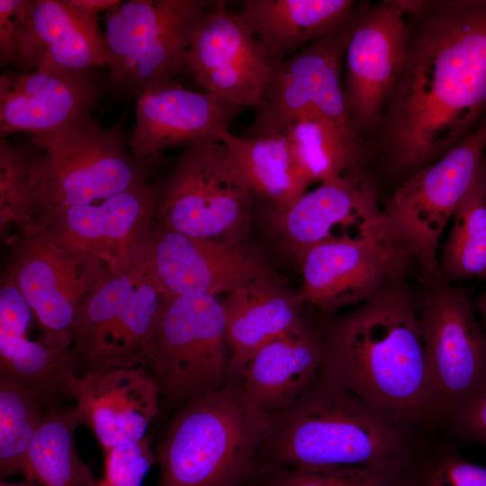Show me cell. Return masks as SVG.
<instances>
[{
    "label": "cell",
    "mask_w": 486,
    "mask_h": 486,
    "mask_svg": "<svg viewBox=\"0 0 486 486\" xmlns=\"http://www.w3.org/2000/svg\"><path fill=\"white\" fill-rule=\"evenodd\" d=\"M148 370L167 409L240 381L231 368L222 302L207 294L167 295L154 327Z\"/></svg>",
    "instance_id": "obj_7"
},
{
    "label": "cell",
    "mask_w": 486,
    "mask_h": 486,
    "mask_svg": "<svg viewBox=\"0 0 486 486\" xmlns=\"http://www.w3.org/2000/svg\"><path fill=\"white\" fill-rule=\"evenodd\" d=\"M167 295L153 272L148 249L126 271L107 267L72 328L70 355L76 375L137 366L148 369L154 327Z\"/></svg>",
    "instance_id": "obj_6"
},
{
    "label": "cell",
    "mask_w": 486,
    "mask_h": 486,
    "mask_svg": "<svg viewBox=\"0 0 486 486\" xmlns=\"http://www.w3.org/2000/svg\"><path fill=\"white\" fill-rule=\"evenodd\" d=\"M32 0H0V60L14 65Z\"/></svg>",
    "instance_id": "obj_38"
},
{
    "label": "cell",
    "mask_w": 486,
    "mask_h": 486,
    "mask_svg": "<svg viewBox=\"0 0 486 486\" xmlns=\"http://www.w3.org/2000/svg\"><path fill=\"white\" fill-rule=\"evenodd\" d=\"M443 431L459 443L486 446V382L449 415Z\"/></svg>",
    "instance_id": "obj_37"
},
{
    "label": "cell",
    "mask_w": 486,
    "mask_h": 486,
    "mask_svg": "<svg viewBox=\"0 0 486 486\" xmlns=\"http://www.w3.org/2000/svg\"><path fill=\"white\" fill-rule=\"evenodd\" d=\"M50 408L39 392L0 374L2 481L13 475H22L31 444Z\"/></svg>",
    "instance_id": "obj_32"
},
{
    "label": "cell",
    "mask_w": 486,
    "mask_h": 486,
    "mask_svg": "<svg viewBox=\"0 0 486 486\" xmlns=\"http://www.w3.org/2000/svg\"><path fill=\"white\" fill-rule=\"evenodd\" d=\"M377 198L369 173L333 178L305 192L284 212L269 209L274 231L295 257L317 244L361 233L381 217Z\"/></svg>",
    "instance_id": "obj_21"
},
{
    "label": "cell",
    "mask_w": 486,
    "mask_h": 486,
    "mask_svg": "<svg viewBox=\"0 0 486 486\" xmlns=\"http://www.w3.org/2000/svg\"><path fill=\"white\" fill-rule=\"evenodd\" d=\"M81 425L76 408L48 410L29 448L22 476L38 486H96L74 439Z\"/></svg>",
    "instance_id": "obj_30"
},
{
    "label": "cell",
    "mask_w": 486,
    "mask_h": 486,
    "mask_svg": "<svg viewBox=\"0 0 486 486\" xmlns=\"http://www.w3.org/2000/svg\"><path fill=\"white\" fill-rule=\"evenodd\" d=\"M268 420L247 405L240 381L187 403L156 451L158 486H244Z\"/></svg>",
    "instance_id": "obj_4"
},
{
    "label": "cell",
    "mask_w": 486,
    "mask_h": 486,
    "mask_svg": "<svg viewBox=\"0 0 486 486\" xmlns=\"http://www.w3.org/2000/svg\"><path fill=\"white\" fill-rule=\"evenodd\" d=\"M476 307L483 319V331L486 336V288L482 295L478 299Z\"/></svg>",
    "instance_id": "obj_40"
},
{
    "label": "cell",
    "mask_w": 486,
    "mask_h": 486,
    "mask_svg": "<svg viewBox=\"0 0 486 486\" xmlns=\"http://www.w3.org/2000/svg\"><path fill=\"white\" fill-rule=\"evenodd\" d=\"M401 469L319 466L259 469L244 486H402Z\"/></svg>",
    "instance_id": "obj_35"
},
{
    "label": "cell",
    "mask_w": 486,
    "mask_h": 486,
    "mask_svg": "<svg viewBox=\"0 0 486 486\" xmlns=\"http://www.w3.org/2000/svg\"><path fill=\"white\" fill-rule=\"evenodd\" d=\"M0 486H38V485H36L32 482L23 479L22 481L17 482H6L4 481H2L0 483Z\"/></svg>",
    "instance_id": "obj_41"
},
{
    "label": "cell",
    "mask_w": 486,
    "mask_h": 486,
    "mask_svg": "<svg viewBox=\"0 0 486 486\" xmlns=\"http://www.w3.org/2000/svg\"><path fill=\"white\" fill-rule=\"evenodd\" d=\"M162 184L144 183L102 201L57 212L42 225L58 243L99 257L112 272L146 255Z\"/></svg>",
    "instance_id": "obj_16"
},
{
    "label": "cell",
    "mask_w": 486,
    "mask_h": 486,
    "mask_svg": "<svg viewBox=\"0 0 486 486\" xmlns=\"http://www.w3.org/2000/svg\"><path fill=\"white\" fill-rule=\"evenodd\" d=\"M69 396L104 452L142 439L160 410L159 386L144 366L75 375Z\"/></svg>",
    "instance_id": "obj_20"
},
{
    "label": "cell",
    "mask_w": 486,
    "mask_h": 486,
    "mask_svg": "<svg viewBox=\"0 0 486 486\" xmlns=\"http://www.w3.org/2000/svg\"><path fill=\"white\" fill-rule=\"evenodd\" d=\"M357 4L353 0H245L238 15L277 63L338 30Z\"/></svg>",
    "instance_id": "obj_27"
},
{
    "label": "cell",
    "mask_w": 486,
    "mask_h": 486,
    "mask_svg": "<svg viewBox=\"0 0 486 486\" xmlns=\"http://www.w3.org/2000/svg\"><path fill=\"white\" fill-rule=\"evenodd\" d=\"M32 140L40 148L35 161L39 226L63 209L147 183L154 164L132 156L119 123L104 128L91 114Z\"/></svg>",
    "instance_id": "obj_5"
},
{
    "label": "cell",
    "mask_w": 486,
    "mask_h": 486,
    "mask_svg": "<svg viewBox=\"0 0 486 486\" xmlns=\"http://www.w3.org/2000/svg\"><path fill=\"white\" fill-rule=\"evenodd\" d=\"M104 454V475L96 486H141L151 466L157 464L149 436L112 447Z\"/></svg>",
    "instance_id": "obj_36"
},
{
    "label": "cell",
    "mask_w": 486,
    "mask_h": 486,
    "mask_svg": "<svg viewBox=\"0 0 486 486\" xmlns=\"http://www.w3.org/2000/svg\"><path fill=\"white\" fill-rule=\"evenodd\" d=\"M102 87L83 74L7 71L0 76V135L57 130L91 114Z\"/></svg>",
    "instance_id": "obj_23"
},
{
    "label": "cell",
    "mask_w": 486,
    "mask_h": 486,
    "mask_svg": "<svg viewBox=\"0 0 486 486\" xmlns=\"http://www.w3.org/2000/svg\"><path fill=\"white\" fill-rule=\"evenodd\" d=\"M322 358V335L302 320L245 366L240 387L247 405L269 418L287 408L320 373Z\"/></svg>",
    "instance_id": "obj_24"
},
{
    "label": "cell",
    "mask_w": 486,
    "mask_h": 486,
    "mask_svg": "<svg viewBox=\"0 0 486 486\" xmlns=\"http://www.w3.org/2000/svg\"><path fill=\"white\" fill-rule=\"evenodd\" d=\"M420 326L442 423L486 382V336L469 295L441 276L425 282Z\"/></svg>",
    "instance_id": "obj_14"
},
{
    "label": "cell",
    "mask_w": 486,
    "mask_h": 486,
    "mask_svg": "<svg viewBox=\"0 0 486 486\" xmlns=\"http://www.w3.org/2000/svg\"><path fill=\"white\" fill-rule=\"evenodd\" d=\"M106 268L94 255L63 246L32 225L19 230L5 273L32 310L44 341L69 350L77 312Z\"/></svg>",
    "instance_id": "obj_12"
},
{
    "label": "cell",
    "mask_w": 486,
    "mask_h": 486,
    "mask_svg": "<svg viewBox=\"0 0 486 486\" xmlns=\"http://www.w3.org/2000/svg\"><path fill=\"white\" fill-rule=\"evenodd\" d=\"M211 0H130L105 13L112 81L139 97L184 71L193 35Z\"/></svg>",
    "instance_id": "obj_8"
},
{
    "label": "cell",
    "mask_w": 486,
    "mask_h": 486,
    "mask_svg": "<svg viewBox=\"0 0 486 486\" xmlns=\"http://www.w3.org/2000/svg\"><path fill=\"white\" fill-rule=\"evenodd\" d=\"M71 2L87 11H91L98 14L102 11H108L109 9L119 4L122 1L118 0H71Z\"/></svg>",
    "instance_id": "obj_39"
},
{
    "label": "cell",
    "mask_w": 486,
    "mask_h": 486,
    "mask_svg": "<svg viewBox=\"0 0 486 486\" xmlns=\"http://www.w3.org/2000/svg\"><path fill=\"white\" fill-rule=\"evenodd\" d=\"M274 62L226 1H213L186 52L184 72L205 91L239 106L262 103Z\"/></svg>",
    "instance_id": "obj_17"
},
{
    "label": "cell",
    "mask_w": 486,
    "mask_h": 486,
    "mask_svg": "<svg viewBox=\"0 0 486 486\" xmlns=\"http://www.w3.org/2000/svg\"><path fill=\"white\" fill-rule=\"evenodd\" d=\"M362 4H357L350 19L338 30L274 64L256 115L242 136L282 134L304 114L319 115L359 132L349 113L342 71L346 44Z\"/></svg>",
    "instance_id": "obj_13"
},
{
    "label": "cell",
    "mask_w": 486,
    "mask_h": 486,
    "mask_svg": "<svg viewBox=\"0 0 486 486\" xmlns=\"http://www.w3.org/2000/svg\"><path fill=\"white\" fill-rule=\"evenodd\" d=\"M37 154L0 141V232L9 225L19 230L36 225L39 197L35 176Z\"/></svg>",
    "instance_id": "obj_34"
},
{
    "label": "cell",
    "mask_w": 486,
    "mask_h": 486,
    "mask_svg": "<svg viewBox=\"0 0 486 486\" xmlns=\"http://www.w3.org/2000/svg\"><path fill=\"white\" fill-rule=\"evenodd\" d=\"M230 159L255 197L270 210L284 212L307 192L310 185L296 164L284 133L264 137L219 134Z\"/></svg>",
    "instance_id": "obj_28"
},
{
    "label": "cell",
    "mask_w": 486,
    "mask_h": 486,
    "mask_svg": "<svg viewBox=\"0 0 486 486\" xmlns=\"http://www.w3.org/2000/svg\"><path fill=\"white\" fill-rule=\"evenodd\" d=\"M486 149V114L478 127L436 162L415 172L386 200L382 221L421 267L424 282L440 277L436 249L468 191Z\"/></svg>",
    "instance_id": "obj_10"
},
{
    "label": "cell",
    "mask_w": 486,
    "mask_h": 486,
    "mask_svg": "<svg viewBox=\"0 0 486 486\" xmlns=\"http://www.w3.org/2000/svg\"><path fill=\"white\" fill-rule=\"evenodd\" d=\"M418 436L402 466V486H486V467L464 458L443 431Z\"/></svg>",
    "instance_id": "obj_33"
},
{
    "label": "cell",
    "mask_w": 486,
    "mask_h": 486,
    "mask_svg": "<svg viewBox=\"0 0 486 486\" xmlns=\"http://www.w3.org/2000/svg\"><path fill=\"white\" fill-rule=\"evenodd\" d=\"M300 293L290 292L273 274L257 279L222 302L231 368L241 378L253 356L265 345L299 324Z\"/></svg>",
    "instance_id": "obj_26"
},
{
    "label": "cell",
    "mask_w": 486,
    "mask_h": 486,
    "mask_svg": "<svg viewBox=\"0 0 486 486\" xmlns=\"http://www.w3.org/2000/svg\"><path fill=\"white\" fill-rule=\"evenodd\" d=\"M148 256L169 295L230 294L272 274L263 254L241 240L194 238L155 226Z\"/></svg>",
    "instance_id": "obj_18"
},
{
    "label": "cell",
    "mask_w": 486,
    "mask_h": 486,
    "mask_svg": "<svg viewBox=\"0 0 486 486\" xmlns=\"http://www.w3.org/2000/svg\"><path fill=\"white\" fill-rule=\"evenodd\" d=\"M420 434L320 372L298 399L269 418L252 471L400 469Z\"/></svg>",
    "instance_id": "obj_3"
},
{
    "label": "cell",
    "mask_w": 486,
    "mask_h": 486,
    "mask_svg": "<svg viewBox=\"0 0 486 486\" xmlns=\"http://www.w3.org/2000/svg\"><path fill=\"white\" fill-rule=\"evenodd\" d=\"M439 266L446 281L486 279V156L461 201Z\"/></svg>",
    "instance_id": "obj_31"
},
{
    "label": "cell",
    "mask_w": 486,
    "mask_h": 486,
    "mask_svg": "<svg viewBox=\"0 0 486 486\" xmlns=\"http://www.w3.org/2000/svg\"><path fill=\"white\" fill-rule=\"evenodd\" d=\"M420 308L401 284L330 320L320 372L418 432L441 430L420 326Z\"/></svg>",
    "instance_id": "obj_2"
},
{
    "label": "cell",
    "mask_w": 486,
    "mask_h": 486,
    "mask_svg": "<svg viewBox=\"0 0 486 486\" xmlns=\"http://www.w3.org/2000/svg\"><path fill=\"white\" fill-rule=\"evenodd\" d=\"M254 198L225 144L199 141L185 147L162 184L154 226L194 238L240 241Z\"/></svg>",
    "instance_id": "obj_9"
},
{
    "label": "cell",
    "mask_w": 486,
    "mask_h": 486,
    "mask_svg": "<svg viewBox=\"0 0 486 486\" xmlns=\"http://www.w3.org/2000/svg\"><path fill=\"white\" fill-rule=\"evenodd\" d=\"M242 109L212 93L195 92L172 80L138 97L128 146L135 158L155 163L167 148L219 140Z\"/></svg>",
    "instance_id": "obj_19"
},
{
    "label": "cell",
    "mask_w": 486,
    "mask_h": 486,
    "mask_svg": "<svg viewBox=\"0 0 486 486\" xmlns=\"http://www.w3.org/2000/svg\"><path fill=\"white\" fill-rule=\"evenodd\" d=\"M294 259L302 276V302L333 314L401 284L414 258L389 233L381 214L361 233L317 244Z\"/></svg>",
    "instance_id": "obj_11"
},
{
    "label": "cell",
    "mask_w": 486,
    "mask_h": 486,
    "mask_svg": "<svg viewBox=\"0 0 486 486\" xmlns=\"http://www.w3.org/2000/svg\"><path fill=\"white\" fill-rule=\"evenodd\" d=\"M407 14L405 0L363 2L348 39L343 88L350 116L364 138L376 133L400 71Z\"/></svg>",
    "instance_id": "obj_15"
},
{
    "label": "cell",
    "mask_w": 486,
    "mask_h": 486,
    "mask_svg": "<svg viewBox=\"0 0 486 486\" xmlns=\"http://www.w3.org/2000/svg\"><path fill=\"white\" fill-rule=\"evenodd\" d=\"M486 156V155H485Z\"/></svg>",
    "instance_id": "obj_42"
},
{
    "label": "cell",
    "mask_w": 486,
    "mask_h": 486,
    "mask_svg": "<svg viewBox=\"0 0 486 486\" xmlns=\"http://www.w3.org/2000/svg\"><path fill=\"white\" fill-rule=\"evenodd\" d=\"M403 63L375 133L386 168L414 174L486 114V0H406Z\"/></svg>",
    "instance_id": "obj_1"
},
{
    "label": "cell",
    "mask_w": 486,
    "mask_h": 486,
    "mask_svg": "<svg viewBox=\"0 0 486 486\" xmlns=\"http://www.w3.org/2000/svg\"><path fill=\"white\" fill-rule=\"evenodd\" d=\"M96 13L71 0H32L14 66L21 73L83 74L106 66Z\"/></svg>",
    "instance_id": "obj_22"
},
{
    "label": "cell",
    "mask_w": 486,
    "mask_h": 486,
    "mask_svg": "<svg viewBox=\"0 0 486 486\" xmlns=\"http://www.w3.org/2000/svg\"><path fill=\"white\" fill-rule=\"evenodd\" d=\"M284 134L310 184L369 173L371 144L357 131L319 115L304 114L289 125Z\"/></svg>",
    "instance_id": "obj_29"
},
{
    "label": "cell",
    "mask_w": 486,
    "mask_h": 486,
    "mask_svg": "<svg viewBox=\"0 0 486 486\" xmlns=\"http://www.w3.org/2000/svg\"><path fill=\"white\" fill-rule=\"evenodd\" d=\"M32 310L14 280L4 274L0 286V374L36 391L47 404L69 396V383L76 375L70 349L32 340L28 332Z\"/></svg>",
    "instance_id": "obj_25"
}]
</instances>
